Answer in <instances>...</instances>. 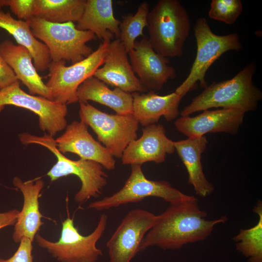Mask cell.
Listing matches in <instances>:
<instances>
[{
    "instance_id": "1",
    "label": "cell",
    "mask_w": 262,
    "mask_h": 262,
    "mask_svg": "<svg viewBox=\"0 0 262 262\" xmlns=\"http://www.w3.org/2000/svg\"><path fill=\"white\" fill-rule=\"evenodd\" d=\"M207 213L199 207L197 199L170 204L157 215L154 225L143 238L139 249L157 246L163 249H179L189 243L202 241L214 227L227 220L226 216L207 220Z\"/></svg>"
},
{
    "instance_id": "2",
    "label": "cell",
    "mask_w": 262,
    "mask_h": 262,
    "mask_svg": "<svg viewBox=\"0 0 262 262\" xmlns=\"http://www.w3.org/2000/svg\"><path fill=\"white\" fill-rule=\"evenodd\" d=\"M255 71V65L251 62L231 79L207 86L183 108L181 116L212 108L237 109L245 113L255 110L262 98L252 81Z\"/></svg>"
},
{
    "instance_id": "3",
    "label": "cell",
    "mask_w": 262,
    "mask_h": 262,
    "mask_svg": "<svg viewBox=\"0 0 262 262\" xmlns=\"http://www.w3.org/2000/svg\"><path fill=\"white\" fill-rule=\"evenodd\" d=\"M18 136L22 144L41 145L55 155L57 162L47 173L51 181L70 175L79 178L81 187L75 195L76 202L82 204L90 198L97 197L102 194L107 183L108 175L101 164L92 161L82 159L72 160L67 158L58 149L53 137L46 133L43 136H38L24 132Z\"/></svg>"
},
{
    "instance_id": "4",
    "label": "cell",
    "mask_w": 262,
    "mask_h": 262,
    "mask_svg": "<svg viewBox=\"0 0 262 262\" xmlns=\"http://www.w3.org/2000/svg\"><path fill=\"white\" fill-rule=\"evenodd\" d=\"M147 22L153 49L166 58L181 57L191 22L180 1L159 0L149 11Z\"/></svg>"
},
{
    "instance_id": "5",
    "label": "cell",
    "mask_w": 262,
    "mask_h": 262,
    "mask_svg": "<svg viewBox=\"0 0 262 262\" xmlns=\"http://www.w3.org/2000/svg\"><path fill=\"white\" fill-rule=\"evenodd\" d=\"M28 22L33 35L48 48L51 61L74 64L89 56L92 49L87 43L95 38L89 31H82L74 22L56 23L33 16Z\"/></svg>"
},
{
    "instance_id": "6",
    "label": "cell",
    "mask_w": 262,
    "mask_h": 262,
    "mask_svg": "<svg viewBox=\"0 0 262 262\" xmlns=\"http://www.w3.org/2000/svg\"><path fill=\"white\" fill-rule=\"evenodd\" d=\"M196 43V54L189 74L175 92L182 98L193 90L198 82L202 88L207 86L206 72L222 55L229 50L243 48L238 34L232 33L219 35L213 33L205 17L198 18L194 27Z\"/></svg>"
},
{
    "instance_id": "7",
    "label": "cell",
    "mask_w": 262,
    "mask_h": 262,
    "mask_svg": "<svg viewBox=\"0 0 262 262\" xmlns=\"http://www.w3.org/2000/svg\"><path fill=\"white\" fill-rule=\"evenodd\" d=\"M108 218L106 214H102L93 231L84 236L75 227L73 218L68 216L62 222L58 241H49L38 234L35 238L41 247L60 262H97L102 255L97 244L106 230Z\"/></svg>"
},
{
    "instance_id": "8",
    "label": "cell",
    "mask_w": 262,
    "mask_h": 262,
    "mask_svg": "<svg viewBox=\"0 0 262 262\" xmlns=\"http://www.w3.org/2000/svg\"><path fill=\"white\" fill-rule=\"evenodd\" d=\"M131 174L124 186L110 196L91 203L90 209L96 211L109 210L130 203L140 202L148 197L163 199L170 204L197 199L173 187L165 180L147 179L142 165H131Z\"/></svg>"
},
{
    "instance_id": "9",
    "label": "cell",
    "mask_w": 262,
    "mask_h": 262,
    "mask_svg": "<svg viewBox=\"0 0 262 262\" xmlns=\"http://www.w3.org/2000/svg\"><path fill=\"white\" fill-rule=\"evenodd\" d=\"M110 42L103 41L89 56L69 66L65 61H51L45 83L51 99L66 105L78 101V88L103 65Z\"/></svg>"
},
{
    "instance_id": "10",
    "label": "cell",
    "mask_w": 262,
    "mask_h": 262,
    "mask_svg": "<svg viewBox=\"0 0 262 262\" xmlns=\"http://www.w3.org/2000/svg\"><path fill=\"white\" fill-rule=\"evenodd\" d=\"M79 114L114 158H121L130 143L137 138L139 123L132 114H107L88 102L80 103Z\"/></svg>"
},
{
    "instance_id": "11",
    "label": "cell",
    "mask_w": 262,
    "mask_h": 262,
    "mask_svg": "<svg viewBox=\"0 0 262 262\" xmlns=\"http://www.w3.org/2000/svg\"><path fill=\"white\" fill-rule=\"evenodd\" d=\"M19 83L18 81L0 89V113L7 105L29 110L38 115L41 131L52 137L65 129L67 105L28 94L20 87Z\"/></svg>"
},
{
    "instance_id": "12",
    "label": "cell",
    "mask_w": 262,
    "mask_h": 262,
    "mask_svg": "<svg viewBox=\"0 0 262 262\" xmlns=\"http://www.w3.org/2000/svg\"><path fill=\"white\" fill-rule=\"evenodd\" d=\"M157 216L142 209L129 212L106 243L110 262H131Z\"/></svg>"
},
{
    "instance_id": "13",
    "label": "cell",
    "mask_w": 262,
    "mask_h": 262,
    "mask_svg": "<svg viewBox=\"0 0 262 262\" xmlns=\"http://www.w3.org/2000/svg\"><path fill=\"white\" fill-rule=\"evenodd\" d=\"M128 55L133 72L148 91L161 90L169 79L176 77V69L168 65L169 59L157 53L145 37L136 41Z\"/></svg>"
},
{
    "instance_id": "14",
    "label": "cell",
    "mask_w": 262,
    "mask_h": 262,
    "mask_svg": "<svg viewBox=\"0 0 262 262\" xmlns=\"http://www.w3.org/2000/svg\"><path fill=\"white\" fill-rule=\"evenodd\" d=\"M88 127L81 120L67 125L64 132L55 139L58 149L63 154L70 152L78 155L80 159L97 162L108 170L115 169L114 157L95 140Z\"/></svg>"
},
{
    "instance_id": "15",
    "label": "cell",
    "mask_w": 262,
    "mask_h": 262,
    "mask_svg": "<svg viewBox=\"0 0 262 262\" xmlns=\"http://www.w3.org/2000/svg\"><path fill=\"white\" fill-rule=\"evenodd\" d=\"M173 141L165 134L163 125L154 124L144 127L141 136L131 142L121 157L125 165H140L147 162L160 164L167 154L175 151Z\"/></svg>"
},
{
    "instance_id": "16",
    "label": "cell",
    "mask_w": 262,
    "mask_h": 262,
    "mask_svg": "<svg viewBox=\"0 0 262 262\" xmlns=\"http://www.w3.org/2000/svg\"><path fill=\"white\" fill-rule=\"evenodd\" d=\"M245 114L233 109L207 110L193 117L181 116L174 125L179 131L188 138L200 137L209 132L235 135L243 122Z\"/></svg>"
},
{
    "instance_id": "17",
    "label": "cell",
    "mask_w": 262,
    "mask_h": 262,
    "mask_svg": "<svg viewBox=\"0 0 262 262\" xmlns=\"http://www.w3.org/2000/svg\"><path fill=\"white\" fill-rule=\"evenodd\" d=\"M128 54L118 39L111 41L103 65L93 76L106 84L129 93L148 92L135 76Z\"/></svg>"
},
{
    "instance_id": "18",
    "label": "cell",
    "mask_w": 262,
    "mask_h": 262,
    "mask_svg": "<svg viewBox=\"0 0 262 262\" xmlns=\"http://www.w3.org/2000/svg\"><path fill=\"white\" fill-rule=\"evenodd\" d=\"M13 183L21 192L24 199L22 209L15 224L13 241L17 243L23 237H27L33 242L37 232L44 224L41 220L44 216L39 211L38 199L44 182L40 179L23 181L19 177H15Z\"/></svg>"
},
{
    "instance_id": "19",
    "label": "cell",
    "mask_w": 262,
    "mask_h": 262,
    "mask_svg": "<svg viewBox=\"0 0 262 262\" xmlns=\"http://www.w3.org/2000/svg\"><path fill=\"white\" fill-rule=\"evenodd\" d=\"M0 54L15 73L17 79L28 88L29 94L51 99L50 92L33 62V57L25 47L5 40L0 43Z\"/></svg>"
},
{
    "instance_id": "20",
    "label": "cell",
    "mask_w": 262,
    "mask_h": 262,
    "mask_svg": "<svg viewBox=\"0 0 262 262\" xmlns=\"http://www.w3.org/2000/svg\"><path fill=\"white\" fill-rule=\"evenodd\" d=\"M133 97L132 114L144 127L157 124L161 116L168 121L179 115V106L182 98L175 92L161 96L154 91L147 93H131Z\"/></svg>"
},
{
    "instance_id": "21",
    "label": "cell",
    "mask_w": 262,
    "mask_h": 262,
    "mask_svg": "<svg viewBox=\"0 0 262 262\" xmlns=\"http://www.w3.org/2000/svg\"><path fill=\"white\" fill-rule=\"evenodd\" d=\"M208 142L205 135L190 137L174 142V147L188 174V183L196 195L206 197L214 190L213 185L207 179L201 162L202 154Z\"/></svg>"
},
{
    "instance_id": "22",
    "label": "cell",
    "mask_w": 262,
    "mask_h": 262,
    "mask_svg": "<svg viewBox=\"0 0 262 262\" xmlns=\"http://www.w3.org/2000/svg\"><path fill=\"white\" fill-rule=\"evenodd\" d=\"M120 21L114 15L112 0H86L83 14L76 28L89 31L103 41L111 42L119 35Z\"/></svg>"
},
{
    "instance_id": "23",
    "label": "cell",
    "mask_w": 262,
    "mask_h": 262,
    "mask_svg": "<svg viewBox=\"0 0 262 262\" xmlns=\"http://www.w3.org/2000/svg\"><path fill=\"white\" fill-rule=\"evenodd\" d=\"M77 96L80 103L93 101L106 106L119 115L132 114L133 97L131 93L107 84L93 76L78 88Z\"/></svg>"
},
{
    "instance_id": "24",
    "label": "cell",
    "mask_w": 262,
    "mask_h": 262,
    "mask_svg": "<svg viewBox=\"0 0 262 262\" xmlns=\"http://www.w3.org/2000/svg\"><path fill=\"white\" fill-rule=\"evenodd\" d=\"M0 28L12 35L19 45L29 51L37 71L48 69L51 62L49 50L33 35L27 21L16 19L10 13L0 10Z\"/></svg>"
},
{
    "instance_id": "25",
    "label": "cell",
    "mask_w": 262,
    "mask_h": 262,
    "mask_svg": "<svg viewBox=\"0 0 262 262\" xmlns=\"http://www.w3.org/2000/svg\"><path fill=\"white\" fill-rule=\"evenodd\" d=\"M86 0H34L33 16L47 21L78 22L84 10Z\"/></svg>"
},
{
    "instance_id": "26",
    "label": "cell",
    "mask_w": 262,
    "mask_h": 262,
    "mask_svg": "<svg viewBox=\"0 0 262 262\" xmlns=\"http://www.w3.org/2000/svg\"><path fill=\"white\" fill-rule=\"evenodd\" d=\"M253 211L259 215L258 223L248 229H241L233 240L237 250L249 262H262V204L259 201Z\"/></svg>"
},
{
    "instance_id": "27",
    "label": "cell",
    "mask_w": 262,
    "mask_h": 262,
    "mask_svg": "<svg viewBox=\"0 0 262 262\" xmlns=\"http://www.w3.org/2000/svg\"><path fill=\"white\" fill-rule=\"evenodd\" d=\"M149 4L142 2L136 13L124 16L119 25L118 39L122 43L128 53L134 47L136 38L143 35V30L147 26Z\"/></svg>"
},
{
    "instance_id": "28",
    "label": "cell",
    "mask_w": 262,
    "mask_h": 262,
    "mask_svg": "<svg viewBox=\"0 0 262 262\" xmlns=\"http://www.w3.org/2000/svg\"><path fill=\"white\" fill-rule=\"evenodd\" d=\"M242 11L243 5L240 0H212L208 16L212 19L232 24Z\"/></svg>"
},
{
    "instance_id": "29",
    "label": "cell",
    "mask_w": 262,
    "mask_h": 262,
    "mask_svg": "<svg viewBox=\"0 0 262 262\" xmlns=\"http://www.w3.org/2000/svg\"><path fill=\"white\" fill-rule=\"evenodd\" d=\"M34 0H0V10L8 6L19 20L28 21L33 16Z\"/></svg>"
},
{
    "instance_id": "30",
    "label": "cell",
    "mask_w": 262,
    "mask_h": 262,
    "mask_svg": "<svg viewBox=\"0 0 262 262\" xmlns=\"http://www.w3.org/2000/svg\"><path fill=\"white\" fill-rule=\"evenodd\" d=\"M32 242L27 237H23L15 254L8 259L0 258V262H33Z\"/></svg>"
},
{
    "instance_id": "31",
    "label": "cell",
    "mask_w": 262,
    "mask_h": 262,
    "mask_svg": "<svg viewBox=\"0 0 262 262\" xmlns=\"http://www.w3.org/2000/svg\"><path fill=\"white\" fill-rule=\"evenodd\" d=\"M18 81L12 69L0 54V89Z\"/></svg>"
},
{
    "instance_id": "32",
    "label": "cell",
    "mask_w": 262,
    "mask_h": 262,
    "mask_svg": "<svg viewBox=\"0 0 262 262\" xmlns=\"http://www.w3.org/2000/svg\"><path fill=\"white\" fill-rule=\"evenodd\" d=\"M19 211L16 209L0 213V229L3 228L15 225Z\"/></svg>"
}]
</instances>
